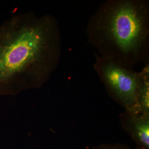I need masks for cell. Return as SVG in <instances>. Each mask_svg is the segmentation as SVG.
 Segmentation results:
<instances>
[{"label": "cell", "instance_id": "obj_1", "mask_svg": "<svg viewBox=\"0 0 149 149\" xmlns=\"http://www.w3.org/2000/svg\"><path fill=\"white\" fill-rule=\"evenodd\" d=\"M62 52L59 22L34 12L0 25V96L42 87L56 70Z\"/></svg>", "mask_w": 149, "mask_h": 149}, {"label": "cell", "instance_id": "obj_2", "mask_svg": "<svg viewBox=\"0 0 149 149\" xmlns=\"http://www.w3.org/2000/svg\"><path fill=\"white\" fill-rule=\"evenodd\" d=\"M88 43L98 56L133 68L149 55V3L146 0H108L91 16Z\"/></svg>", "mask_w": 149, "mask_h": 149}, {"label": "cell", "instance_id": "obj_3", "mask_svg": "<svg viewBox=\"0 0 149 149\" xmlns=\"http://www.w3.org/2000/svg\"><path fill=\"white\" fill-rule=\"evenodd\" d=\"M93 68L109 95L126 111H133L141 85L149 76V63L137 72L132 67L96 54Z\"/></svg>", "mask_w": 149, "mask_h": 149}, {"label": "cell", "instance_id": "obj_4", "mask_svg": "<svg viewBox=\"0 0 149 149\" xmlns=\"http://www.w3.org/2000/svg\"><path fill=\"white\" fill-rule=\"evenodd\" d=\"M123 123L141 149H149V113H136L126 111Z\"/></svg>", "mask_w": 149, "mask_h": 149}, {"label": "cell", "instance_id": "obj_5", "mask_svg": "<svg viewBox=\"0 0 149 149\" xmlns=\"http://www.w3.org/2000/svg\"></svg>", "mask_w": 149, "mask_h": 149}]
</instances>
